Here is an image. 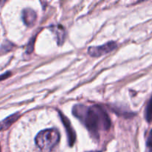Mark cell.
<instances>
[{
	"mask_svg": "<svg viewBox=\"0 0 152 152\" xmlns=\"http://www.w3.org/2000/svg\"><path fill=\"white\" fill-rule=\"evenodd\" d=\"M72 111L94 137H98L99 130H108L111 127V122L108 114L97 105L87 107L76 105Z\"/></svg>",
	"mask_w": 152,
	"mask_h": 152,
	"instance_id": "cell-1",
	"label": "cell"
},
{
	"mask_svg": "<svg viewBox=\"0 0 152 152\" xmlns=\"http://www.w3.org/2000/svg\"><path fill=\"white\" fill-rule=\"evenodd\" d=\"M60 135L55 129L43 130L37 135L35 142L42 152H50L57 145Z\"/></svg>",
	"mask_w": 152,
	"mask_h": 152,
	"instance_id": "cell-2",
	"label": "cell"
},
{
	"mask_svg": "<svg viewBox=\"0 0 152 152\" xmlns=\"http://www.w3.org/2000/svg\"><path fill=\"white\" fill-rule=\"evenodd\" d=\"M117 48V43L115 42H108V43L105 45H102L100 46H95V47L89 48L88 52L89 55L94 57H98L101 56L104 54L111 52L116 49Z\"/></svg>",
	"mask_w": 152,
	"mask_h": 152,
	"instance_id": "cell-3",
	"label": "cell"
},
{
	"mask_svg": "<svg viewBox=\"0 0 152 152\" xmlns=\"http://www.w3.org/2000/svg\"><path fill=\"white\" fill-rule=\"evenodd\" d=\"M59 115H60L61 120H62V123H63V126H65V130H66L67 135H68V143H69L70 146H73L76 140V134L74 132V129H73L72 126H71V122L69 121V120L65 115H63L61 112L59 113Z\"/></svg>",
	"mask_w": 152,
	"mask_h": 152,
	"instance_id": "cell-4",
	"label": "cell"
},
{
	"mask_svg": "<svg viewBox=\"0 0 152 152\" xmlns=\"http://www.w3.org/2000/svg\"><path fill=\"white\" fill-rule=\"evenodd\" d=\"M22 19L27 26H33L37 20V13L31 8H25L22 11Z\"/></svg>",
	"mask_w": 152,
	"mask_h": 152,
	"instance_id": "cell-5",
	"label": "cell"
},
{
	"mask_svg": "<svg viewBox=\"0 0 152 152\" xmlns=\"http://www.w3.org/2000/svg\"><path fill=\"white\" fill-rule=\"evenodd\" d=\"M50 31H52L55 36L57 44L59 45H62L63 44L64 41H65V28L60 25H52L50 28Z\"/></svg>",
	"mask_w": 152,
	"mask_h": 152,
	"instance_id": "cell-6",
	"label": "cell"
},
{
	"mask_svg": "<svg viewBox=\"0 0 152 152\" xmlns=\"http://www.w3.org/2000/svg\"><path fill=\"white\" fill-rule=\"evenodd\" d=\"M19 117V113H15V114L7 117V118H5L1 122H0V131L6 130V129H8L13 123H15V122L18 120Z\"/></svg>",
	"mask_w": 152,
	"mask_h": 152,
	"instance_id": "cell-7",
	"label": "cell"
},
{
	"mask_svg": "<svg viewBox=\"0 0 152 152\" xmlns=\"http://www.w3.org/2000/svg\"><path fill=\"white\" fill-rule=\"evenodd\" d=\"M145 117L148 123H152V97L150 99L145 108Z\"/></svg>",
	"mask_w": 152,
	"mask_h": 152,
	"instance_id": "cell-8",
	"label": "cell"
},
{
	"mask_svg": "<svg viewBox=\"0 0 152 152\" xmlns=\"http://www.w3.org/2000/svg\"><path fill=\"white\" fill-rule=\"evenodd\" d=\"M146 146L148 152H152V130L150 131L146 141Z\"/></svg>",
	"mask_w": 152,
	"mask_h": 152,
	"instance_id": "cell-9",
	"label": "cell"
},
{
	"mask_svg": "<svg viewBox=\"0 0 152 152\" xmlns=\"http://www.w3.org/2000/svg\"><path fill=\"white\" fill-rule=\"evenodd\" d=\"M34 43H35V37H33L30 39L29 42H28V48H27V53H31V52H33L34 50Z\"/></svg>",
	"mask_w": 152,
	"mask_h": 152,
	"instance_id": "cell-10",
	"label": "cell"
},
{
	"mask_svg": "<svg viewBox=\"0 0 152 152\" xmlns=\"http://www.w3.org/2000/svg\"><path fill=\"white\" fill-rule=\"evenodd\" d=\"M10 73L7 72V73H6L5 74H4V75L0 76V80H4V79H6L7 77H8V76H10Z\"/></svg>",
	"mask_w": 152,
	"mask_h": 152,
	"instance_id": "cell-11",
	"label": "cell"
},
{
	"mask_svg": "<svg viewBox=\"0 0 152 152\" xmlns=\"http://www.w3.org/2000/svg\"><path fill=\"white\" fill-rule=\"evenodd\" d=\"M88 152H100V151H88Z\"/></svg>",
	"mask_w": 152,
	"mask_h": 152,
	"instance_id": "cell-12",
	"label": "cell"
},
{
	"mask_svg": "<svg viewBox=\"0 0 152 152\" xmlns=\"http://www.w3.org/2000/svg\"><path fill=\"white\" fill-rule=\"evenodd\" d=\"M0 152H1V148H0Z\"/></svg>",
	"mask_w": 152,
	"mask_h": 152,
	"instance_id": "cell-13",
	"label": "cell"
}]
</instances>
